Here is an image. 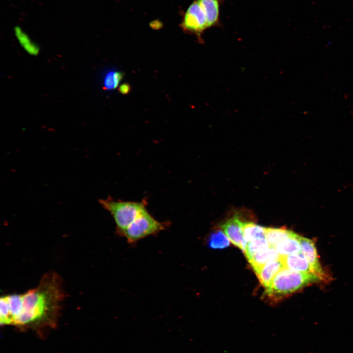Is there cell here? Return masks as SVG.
Listing matches in <instances>:
<instances>
[{
    "instance_id": "cell-17",
    "label": "cell",
    "mask_w": 353,
    "mask_h": 353,
    "mask_svg": "<svg viewBox=\"0 0 353 353\" xmlns=\"http://www.w3.org/2000/svg\"><path fill=\"white\" fill-rule=\"evenodd\" d=\"M208 246L213 249H224L229 245L228 237L221 230L214 231L210 235L208 240Z\"/></svg>"
},
{
    "instance_id": "cell-14",
    "label": "cell",
    "mask_w": 353,
    "mask_h": 353,
    "mask_svg": "<svg viewBox=\"0 0 353 353\" xmlns=\"http://www.w3.org/2000/svg\"><path fill=\"white\" fill-rule=\"evenodd\" d=\"M270 248L265 236L253 239L246 244L244 253L248 260L259 252Z\"/></svg>"
},
{
    "instance_id": "cell-7",
    "label": "cell",
    "mask_w": 353,
    "mask_h": 353,
    "mask_svg": "<svg viewBox=\"0 0 353 353\" xmlns=\"http://www.w3.org/2000/svg\"><path fill=\"white\" fill-rule=\"evenodd\" d=\"M243 223L239 216L235 214L227 220L221 227L232 244L244 252L246 244L244 239Z\"/></svg>"
},
{
    "instance_id": "cell-6",
    "label": "cell",
    "mask_w": 353,
    "mask_h": 353,
    "mask_svg": "<svg viewBox=\"0 0 353 353\" xmlns=\"http://www.w3.org/2000/svg\"><path fill=\"white\" fill-rule=\"evenodd\" d=\"M299 240L301 247V252L306 257L312 266L316 275L320 277L323 281L330 279L320 264L317 249L314 242L310 239L299 235Z\"/></svg>"
},
{
    "instance_id": "cell-18",
    "label": "cell",
    "mask_w": 353,
    "mask_h": 353,
    "mask_svg": "<svg viewBox=\"0 0 353 353\" xmlns=\"http://www.w3.org/2000/svg\"><path fill=\"white\" fill-rule=\"evenodd\" d=\"M130 90V86L127 83H123L120 85L119 91L122 94H127Z\"/></svg>"
},
{
    "instance_id": "cell-9",
    "label": "cell",
    "mask_w": 353,
    "mask_h": 353,
    "mask_svg": "<svg viewBox=\"0 0 353 353\" xmlns=\"http://www.w3.org/2000/svg\"><path fill=\"white\" fill-rule=\"evenodd\" d=\"M280 258L285 268L298 272L315 274L312 266L301 251L293 254L280 256Z\"/></svg>"
},
{
    "instance_id": "cell-2",
    "label": "cell",
    "mask_w": 353,
    "mask_h": 353,
    "mask_svg": "<svg viewBox=\"0 0 353 353\" xmlns=\"http://www.w3.org/2000/svg\"><path fill=\"white\" fill-rule=\"evenodd\" d=\"M321 281H323L321 278L315 274L298 272L284 267L266 288L264 297L275 303L308 285Z\"/></svg>"
},
{
    "instance_id": "cell-10",
    "label": "cell",
    "mask_w": 353,
    "mask_h": 353,
    "mask_svg": "<svg viewBox=\"0 0 353 353\" xmlns=\"http://www.w3.org/2000/svg\"><path fill=\"white\" fill-rule=\"evenodd\" d=\"M284 267H285L279 258L278 259L269 262L255 273L262 285L267 288L276 275Z\"/></svg>"
},
{
    "instance_id": "cell-4",
    "label": "cell",
    "mask_w": 353,
    "mask_h": 353,
    "mask_svg": "<svg viewBox=\"0 0 353 353\" xmlns=\"http://www.w3.org/2000/svg\"><path fill=\"white\" fill-rule=\"evenodd\" d=\"M165 225V223L156 220L145 208L126 229L122 235L126 237L129 243H135L144 238L156 234L164 230Z\"/></svg>"
},
{
    "instance_id": "cell-16",
    "label": "cell",
    "mask_w": 353,
    "mask_h": 353,
    "mask_svg": "<svg viewBox=\"0 0 353 353\" xmlns=\"http://www.w3.org/2000/svg\"><path fill=\"white\" fill-rule=\"evenodd\" d=\"M123 73L119 71L109 70L103 75V84L106 90H112L117 87L123 78Z\"/></svg>"
},
{
    "instance_id": "cell-12",
    "label": "cell",
    "mask_w": 353,
    "mask_h": 353,
    "mask_svg": "<svg viewBox=\"0 0 353 353\" xmlns=\"http://www.w3.org/2000/svg\"><path fill=\"white\" fill-rule=\"evenodd\" d=\"M279 258L280 255L275 249L269 248L259 252L248 261L255 272L269 262Z\"/></svg>"
},
{
    "instance_id": "cell-13",
    "label": "cell",
    "mask_w": 353,
    "mask_h": 353,
    "mask_svg": "<svg viewBox=\"0 0 353 353\" xmlns=\"http://www.w3.org/2000/svg\"><path fill=\"white\" fill-rule=\"evenodd\" d=\"M299 235L287 238L279 242L275 249L280 256H287L299 253L301 251V247L299 240Z\"/></svg>"
},
{
    "instance_id": "cell-15",
    "label": "cell",
    "mask_w": 353,
    "mask_h": 353,
    "mask_svg": "<svg viewBox=\"0 0 353 353\" xmlns=\"http://www.w3.org/2000/svg\"><path fill=\"white\" fill-rule=\"evenodd\" d=\"M243 228L246 244L253 239L265 236V227L252 222H244Z\"/></svg>"
},
{
    "instance_id": "cell-5",
    "label": "cell",
    "mask_w": 353,
    "mask_h": 353,
    "mask_svg": "<svg viewBox=\"0 0 353 353\" xmlns=\"http://www.w3.org/2000/svg\"><path fill=\"white\" fill-rule=\"evenodd\" d=\"M185 31L196 35L200 41H202V35L208 28L205 13L196 0H194L186 10L181 24Z\"/></svg>"
},
{
    "instance_id": "cell-3",
    "label": "cell",
    "mask_w": 353,
    "mask_h": 353,
    "mask_svg": "<svg viewBox=\"0 0 353 353\" xmlns=\"http://www.w3.org/2000/svg\"><path fill=\"white\" fill-rule=\"evenodd\" d=\"M102 208L110 213L115 223L117 231L122 234L126 229L146 208V202L124 201L110 197L99 200Z\"/></svg>"
},
{
    "instance_id": "cell-8",
    "label": "cell",
    "mask_w": 353,
    "mask_h": 353,
    "mask_svg": "<svg viewBox=\"0 0 353 353\" xmlns=\"http://www.w3.org/2000/svg\"><path fill=\"white\" fill-rule=\"evenodd\" d=\"M203 9L207 20L208 28L220 26V8L224 0H196Z\"/></svg>"
},
{
    "instance_id": "cell-1",
    "label": "cell",
    "mask_w": 353,
    "mask_h": 353,
    "mask_svg": "<svg viewBox=\"0 0 353 353\" xmlns=\"http://www.w3.org/2000/svg\"><path fill=\"white\" fill-rule=\"evenodd\" d=\"M64 297L61 277L50 271L34 288L0 297L1 324L23 329L54 327Z\"/></svg>"
},
{
    "instance_id": "cell-11",
    "label": "cell",
    "mask_w": 353,
    "mask_h": 353,
    "mask_svg": "<svg viewBox=\"0 0 353 353\" xmlns=\"http://www.w3.org/2000/svg\"><path fill=\"white\" fill-rule=\"evenodd\" d=\"M296 233L285 227H265V234L270 248H274L281 241L294 236Z\"/></svg>"
}]
</instances>
